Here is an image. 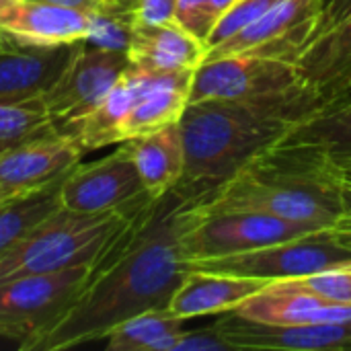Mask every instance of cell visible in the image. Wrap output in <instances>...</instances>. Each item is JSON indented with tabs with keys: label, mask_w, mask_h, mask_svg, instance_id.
<instances>
[{
	"label": "cell",
	"mask_w": 351,
	"mask_h": 351,
	"mask_svg": "<svg viewBox=\"0 0 351 351\" xmlns=\"http://www.w3.org/2000/svg\"><path fill=\"white\" fill-rule=\"evenodd\" d=\"M12 195H19V193H10V191H6V189H2V187H0V199H4V197H12Z\"/></svg>",
	"instance_id": "obj_38"
},
{
	"label": "cell",
	"mask_w": 351,
	"mask_h": 351,
	"mask_svg": "<svg viewBox=\"0 0 351 351\" xmlns=\"http://www.w3.org/2000/svg\"><path fill=\"white\" fill-rule=\"evenodd\" d=\"M197 101L245 103L278 111L294 123L323 109L321 97L306 84L298 64L261 56L204 60L189 86V103Z\"/></svg>",
	"instance_id": "obj_5"
},
{
	"label": "cell",
	"mask_w": 351,
	"mask_h": 351,
	"mask_svg": "<svg viewBox=\"0 0 351 351\" xmlns=\"http://www.w3.org/2000/svg\"><path fill=\"white\" fill-rule=\"evenodd\" d=\"M128 60L146 72H195L208 53V43L179 23H134Z\"/></svg>",
	"instance_id": "obj_18"
},
{
	"label": "cell",
	"mask_w": 351,
	"mask_h": 351,
	"mask_svg": "<svg viewBox=\"0 0 351 351\" xmlns=\"http://www.w3.org/2000/svg\"><path fill=\"white\" fill-rule=\"evenodd\" d=\"M315 230L319 228L257 210L216 208L206 202H185L179 214V249L183 261L191 263L255 251Z\"/></svg>",
	"instance_id": "obj_6"
},
{
	"label": "cell",
	"mask_w": 351,
	"mask_h": 351,
	"mask_svg": "<svg viewBox=\"0 0 351 351\" xmlns=\"http://www.w3.org/2000/svg\"><path fill=\"white\" fill-rule=\"evenodd\" d=\"M152 202L150 195L109 212L82 214L64 206L37 222L0 257V282L97 265Z\"/></svg>",
	"instance_id": "obj_4"
},
{
	"label": "cell",
	"mask_w": 351,
	"mask_h": 351,
	"mask_svg": "<svg viewBox=\"0 0 351 351\" xmlns=\"http://www.w3.org/2000/svg\"><path fill=\"white\" fill-rule=\"evenodd\" d=\"M53 128L56 125L49 119L41 99L16 105H0V150L27 138L45 134Z\"/></svg>",
	"instance_id": "obj_26"
},
{
	"label": "cell",
	"mask_w": 351,
	"mask_h": 351,
	"mask_svg": "<svg viewBox=\"0 0 351 351\" xmlns=\"http://www.w3.org/2000/svg\"><path fill=\"white\" fill-rule=\"evenodd\" d=\"M346 103H351V80L325 105V107H335V105H346Z\"/></svg>",
	"instance_id": "obj_35"
},
{
	"label": "cell",
	"mask_w": 351,
	"mask_h": 351,
	"mask_svg": "<svg viewBox=\"0 0 351 351\" xmlns=\"http://www.w3.org/2000/svg\"><path fill=\"white\" fill-rule=\"evenodd\" d=\"M146 193L152 199L169 193L183 177L185 150L179 123L165 130L125 140Z\"/></svg>",
	"instance_id": "obj_22"
},
{
	"label": "cell",
	"mask_w": 351,
	"mask_h": 351,
	"mask_svg": "<svg viewBox=\"0 0 351 351\" xmlns=\"http://www.w3.org/2000/svg\"><path fill=\"white\" fill-rule=\"evenodd\" d=\"M341 187L343 175L325 152L278 142L202 202L216 208L257 210L325 230L339 216Z\"/></svg>",
	"instance_id": "obj_2"
},
{
	"label": "cell",
	"mask_w": 351,
	"mask_h": 351,
	"mask_svg": "<svg viewBox=\"0 0 351 351\" xmlns=\"http://www.w3.org/2000/svg\"><path fill=\"white\" fill-rule=\"evenodd\" d=\"M193 72H156L150 86L134 103L119 125V140L140 138L179 123L187 103Z\"/></svg>",
	"instance_id": "obj_20"
},
{
	"label": "cell",
	"mask_w": 351,
	"mask_h": 351,
	"mask_svg": "<svg viewBox=\"0 0 351 351\" xmlns=\"http://www.w3.org/2000/svg\"><path fill=\"white\" fill-rule=\"evenodd\" d=\"M232 313L259 323L271 325H313V323H348L351 306L333 304L298 280H274L247 298Z\"/></svg>",
	"instance_id": "obj_15"
},
{
	"label": "cell",
	"mask_w": 351,
	"mask_h": 351,
	"mask_svg": "<svg viewBox=\"0 0 351 351\" xmlns=\"http://www.w3.org/2000/svg\"><path fill=\"white\" fill-rule=\"evenodd\" d=\"M78 43L35 47L8 41L0 47V105L41 99L72 60Z\"/></svg>",
	"instance_id": "obj_16"
},
{
	"label": "cell",
	"mask_w": 351,
	"mask_h": 351,
	"mask_svg": "<svg viewBox=\"0 0 351 351\" xmlns=\"http://www.w3.org/2000/svg\"><path fill=\"white\" fill-rule=\"evenodd\" d=\"M84 152L58 128L0 150V187L25 193L62 179Z\"/></svg>",
	"instance_id": "obj_13"
},
{
	"label": "cell",
	"mask_w": 351,
	"mask_h": 351,
	"mask_svg": "<svg viewBox=\"0 0 351 351\" xmlns=\"http://www.w3.org/2000/svg\"><path fill=\"white\" fill-rule=\"evenodd\" d=\"M175 23H179L183 29H187L195 37L208 41V37L216 25L212 0H179Z\"/></svg>",
	"instance_id": "obj_29"
},
{
	"label": "cell",
	"mask_w": 351,
	"mask_h": 351,
	"mask_svg": "<svg viewBox=\"0 0 351 351\" xmlns=\"http://www.w3.org/2000/svg\"><path fill=\"white\" fill-rule=\"evenodd\" d=\"M173 351H232V348L212 325L199 331H183L175 341Z\"/></svg>",
	"instance_id": "obj_30"
},
{
	"label": "cell",
	"mask_w": 351,
	"mask_h": 351,
	"mask_svg": "<svg viewBox=\"0 0 351 351\" xmlns=\"http://www.w3.org/2000/svg\"><path fill=\"white\" fill-rule=\"evenodd\" d=\"M187 199L173 187L152 199L95 265L72 308L31 351H60L107 335L123 321L167 308L187 263L179 249V214Z\"/></svg>",
	"instance_id": "obj_1"
},
{
	"label": "cell",
	"mask_w": 351,
	"mask_h": 351,
	"mask_svg": "<svg viewBox=\"0 0 351 351\" xmlns=\"http://www.w3.org/2000/svg\"><path fill=\"white\" fill-rule=\"evenodd\" d=\"M154 74L156 72H146L130 64L121 78L90 111L58 130L68 134L82 152L99 150L109 144H121L119 125L128 111L134 107V103L150 86Z\"/></svg>",
	"instance_id": "obj_17"
},
{
	"label": "cell",
	"mask_w": 351,
	"mask_h": 351,
	"mask_svg": "<svg viewBox=\"0 0 351 351\" xmlns=\"http://www.w3.org/2000/svg\"><path fill=\"white\" fill-rule=\"evenodd\" d=\"M306 84L321 97L323 107L351 80V12L315 37L298 60Z\"/></svg>",
	"instance_id": "obj_21"
},
{
	"label": "cell",
	"mask_w": 351,
	"mask_h": 351,
	"mask_svg": "<svg viewBox=\"0 0 351 351\" xmlns=\"http://www.w3.org/2000/svg\"><path fill=\"white\" fill-rule=\"evenodd\" d=\"M278 2L282 0H237L214 25L210 37H208V47L232 37L247 25L255 23L259 16H263L267 10H271Z\"/></svg>",
	"instance_id": "obj_27"
},
{
	"label": "cell",
	"mask_w": 351,
	"mask_h": 351,
	"mask_svg": "<svg viewBox=\"0 0 351 351\" xmlns=\"http://www.w3.org/2000/svg\"><path fill=\"white\" fill-rule=\"evenodd\" d=\"M325 0H282L255 23L208 47L206 60L224 56H261L298 64L323 23Z\"/></svg>",
	"instance_id": "obj_9"
},
{
	"label": "cell",
	"mask_w": 351,
	"mask_h": 351,
	"mask_svg": "<svg viewBox=\"0 0 351 351\" xmlns=\"http://www.w3.org/2000/svg\"><path fill=\"white\" fill-rule=\"evenodd\" d=\"M146 195L148 193L125 142H121L113 154L88 165L78 162L66 173L60 189L62 206L82 214L117 210Z\"/></svg>",
	"instance_id": "obj_11"
},
{
	"label": "cell",
	"mask_w": 351,
	"mask_h": 351,
	"mask_svg": "<svg viewBox=\"0 0 351 351\" xmlns=\"http://www.w3.org/2000/svg\"><path fill=\"white\" fill-rule=\"evenodd\" d=\"M93 269L78 265L0 282V337L19 341L21 351L33 350L72 308Z\"/></svg>",
	"instance_id": "obj_7"
},
{
	"label": "cell",
	"mask_w": 351,
	"mask_h": 351,
	"mask_svg": "<svg viewBox=\"0 0 351 351\" xmlns=\"http://www.w3.org/2000/svg\"><path fill=\"white\" fill-rule=\"evenodd\" d=\"M343 245H348L351 249V181L343 179V187H341V210L339 216L335 220V224L329 228Z\"/></svg>",
	"instance_id": "obj_33"
},
{
	"label": "cell",
	"mask_w": 351,
	"mask_h": 351,
	"mask_svg": "<svg viewBox=\"0 0 351 351\" xmlns=\"http://www.w3.org/2000/svg\"><path fill=\"white\" fill-rule=\"evenodd\" d=\"M237 0H212V10H214V14H216V21L234 4Z\"/></svg>",
	"instance_id": "obj_36"
},
{
	"label": "cell",
	"mask_w": 351,
	"mask_h": 351,
	"mask_svg": "<svg viewBox=\"0 0 351 351\" xmlns=\"http://www.w3.org/2000/svg\"><path fill=\"white\" fill-rule=\"evenodd\" d=\"M183 319L167 308L140 313L119 323L107 335L109 351H173L175 341L183 333Z\"/></svg>",
	"instance_id": "obj_24"
},
{
	"label": "cell",
	"mask_w": 351,
	"mask_h": 351,
	"mask_svg": "<svg viewBox=\"0 0 351 351\" xmlns=\"http://www.w3.org/2000/svg\"><path fill=\"white\" fill-rule=\"evenodd\" d=\"M6 43H8V39H6V37H4V35L0 33V47H4Z\"/></svg>",
	"instance_id": "obj_40"
},
{
	"label": "cell",
	"mask_w": 351,
	"mask_h": 351,
	"mask_svg": "<svg viewBox=\"0 0 351 351\" xmlns=\"http://www.w3.org/2000/svg\"><path fill=\"white\" fill-rule=\"evenodd\" d=\"M130 68L125 51L78 43L58 80L41 95V103L56 128L90 111Z\"/></svg>",
	"instance_id": "obj_10"
},
{
	"label": "cell",
	"mask_w": 351,
	"mask_h": 351,
	"mask_svg": "<svg viewBox=\"0 0 351 351\" xmlns=\"http://www.w3.org/2000/svg\"><path fill=\"white\" fill-rule=\"evenodd\" d=\"M60 6H68L86 14H107V12H119L134 6V0H45Z\"/></svg>",
	"instance_id": "obj_32"
},
{
	"label": "cell",
	"mask_w": 351,
	"mask_h": 351,
	"mask_svg": "<svg viewBox=\"0 0 351 351\" xmlns=\"http://www.w3.org/2000/svg\"><path fill=\"white\" fill-rule=\"evenodd\" d=\"M304 288L315 292L317 296L341 304L351 306V265L348 267H337V269H327L308 278H296Z\"/></svg>",
	"instance_id": "obj_28"
},
{
	"label": "cell",
	"mask_w": 351,
	"mask_h": 351,
	"mask_svg": "<svg viewBox=\"0 0 351 351\" xmlns=\"http://www.w3.org/2000/svg\"><path fill=\"white\" fill-rule=\"evenodd\" d=\"M292 125L296 123L278 111L245 103H187L179 119L185 171L175 189L187 202L212 197L249 160L278 144Z\"/></svg>",
	"instance_id": "obj_3"
},
{
	"label": "cell",
	"mask_w": 351,
	"mask_h": 351,
	"mask_svg": "<svg viewBox=\"0 0 351 351\" xmlns=\"http://www.w3.org/2000/svg\"><path fill=\"white\" fill-rule=\"evenodd\" d=\"M265 284L267 280L189 269L173 294L167 311L183 321L208 315H224L239 308Z\"/></svg>",
	"instance_id": "obj_19"
},
{
	"label": "cell",
	"mask_w": 351,
	"mask_h": 351,
	"mask_svg": "<svg viewBox=\"0 0 351 351\" xmlns=\"http://www.w3.org/2000/svg\"><path fill=\"white\" fill-rule=\"evenodd\" d=\"M90 21L93 14L53 2L12 0L0 10V33L21 45H72L88 37Z\"/></svg>",
	"instance_id": "obj_14"
},
{
	"label": "cell",
	"mask_w": 351,
	"mask_h": 351,
	"mask_svg": "<svg viewBox=\"0 0 351 351\" xmlns=\"http://www.w3.org/2000/svg\"><path fill=\"white\" fill-rule=\"evenodd\" d=\"M4 199H6V197H4ZM0 202H2V199H0Z\"/></svg>",
	"instance_id": "obj_41"
},
{
	"label": "cell",
	"mask_w": 351,
	"mask_h": 351,
	"mask_svg": "<svg viewBox=\"0 0 351 351\" xmlns=\"http://www.w3.org/2000/svg\"><path fill=\"white\" fill-rule=\"evenodd\" d=\"M337 167H339V171H341L343 179L351 181V160H343V162H337Z\"/></svg>",
	"instance_id": "obj_37"
},
{
	"label": "cell",
	"mask_w": 351,
	"mask_h": 351,
	"mask_svg": "<svg viewBox=\"0 0 351 351\" xmlns=\"http://www.w3.org/2000/svg\"><path fill=\"white\" fill-rule=\"evenodd\" d=\"M64 177L39 189H31L0 202V257L16 241H21L27 230L62 206L60 189Z\"/></svg>",
	"instance_id": "obj_25"
},
{
	"label": "cell",
	"mask_w": 351,
	"mask_h": 351,
	"mask_svg": "<svg viewBox=\"0 0 351 351\" xmlns=\"http://www.w3.org/2000/svg\"><path fill=\"white\" fill-rule=\"evenodd\" d=\"M10 2H12V0H0V10H4Z\"/></svg>",
	"instance_id": "obj_39"
},
{
	"label": "cell",
	"mask_w": 351,
	"mask_h": 351,
	"mask_svg": "<svg viewBox=\"0 0 351 351\" xmlns=\"http://www.w3.org/2000/svg\"><path fill=\"white\" fill-rule=\"evenodd\" d=\"M179 0H134V21L142 25L173 23Z\"/></svg>",
	"instance_id": "obj_31"
},
{
	"label": "cell",
	"mask_w": 351,
	"mask_h": 351,
	"mask_svg": "<svg viewBox=\"0 0 351 351\" xmlns=\"http://www.w3.org/2000/svg\"><path fill=\"white\" fill-rule=\"evenodd\" d=\"M280 142L317 148L335 162L351 160V103L319 109L292 125Z\"/></svg>",
	"instance_id": "obj_23"
},
{
	"label": "cell",
	"mask_w": 351,
	"mask_h": 351,
	"mask_svg": "<svg viewBox=\"0 0 351 351\" xmlns=\"http://www.w3.org/2000/svg\"><path fill=\"white\" fill-rule=\"evenodd\" d=\"M351 12V0H325V6H323V23H321V31H327L331 29L333 25H337L341 19H346Z\"/></svg>",
	"instance_id": "obj_34"
},
{
	"label": "cell",
	"mask_w": 351,
	"mask_h": 351,
	"mask_svg": "<svg viewBox=\"0 0 351 351\" xmlns=\"http://www.w3.org/2000/svg\"><path fill=\"white\" fill-rule=\"evenodd\" d=\"M232 350L350 351L351 321L313 325H271L251 321L237 313H224L214 323Z\"/></svg>",
	"instance_id": "obj_12"
},
{
	"label": "cell",
	"mask_w": 351,
	"mask_h": 351,
	"mask_svg": "<svg viewBox=\"0 0 351 351\" xmlns=\"http://www.w3.org/2000/svg\"><path fill=\"white\" fill-rule=\"evenodd\" d=\"M348 265H351V249L327 228L239 255L191 261L187 263V269L274 282L308 278Z\"/></svg>",
	"instance_id": "obj_8"
}]
</instances>
